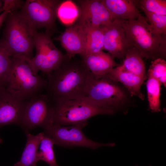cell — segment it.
Returning <instances> with one entry per match:
<instances>
[{"label": "cell", "mask_w": 166, "mask_h": 166, "mask_svg": "<svg viewBox=\"0 0 166 166\" xmlns=\"http://www.w3.org/2000/svg\"><path fill=\"white\" fill-rule=\"evenodd\" d=\"M45 133L36 135L26 133L27 142L20 160L14 166H37L38 148Z\"/></svg>", "instance_id": "18"}, {"label": "cell", "mask_w": 166, "mask_h": 166, "mask_svg": "<svg viewBox=\"0 0 166 166\" xmlns=\"http://www.w3.org/2000/svg\"><path fill=\"white\" fill-rule=\"evenodd\" d=\"M85 33V47L81 57L103 51L104 33L101 26L84 28Z\"/></svg>", "instance_id": "20"}, {"label": "cell", "mask_w": 166, "mask_h": 166, "mask_svg": "<svg viewBox=\"0 0 166 166\" xmlns=\"http://www.w3.org/2000/svg\"><path fill=\"white\" fill-rule=\"evenodd\" d=\"M4 22L0 42L9 56L32 59L34 29L30 22L17 11L9 12Z\"/></svg>", "instance_id": "4"}, {"label": "cell", "mask_w": 166, "mask_h": 166, "mask_svg": "<svg viewBox=\"0 0 166 166\" xmlns=\"http://www.w3.org/2000/svg\"><path fill=\"white\" fill-rule=\"evenodd\" d=\"M79 10L71 0L61 2L57 10V16L63 24L70 25L73 23L79 15Z\"/></svg>", "instance_id": "22"}, {"label": "cell", "mask_w": 166, "mask_h": 166, "mask_svg": "<svg viewBox=\"0 0 166 166\" xmlns=\"http://www.w3.org/2000/svg\"><path fill=\"white\" fill-rule=\"evenodd\" d=\"M123 87L107 75L96 78L91 73L86 95L110 115L117 112L126 113L131 105V97Z\"/></svg>", "instance_id": "3"}, {"label": "cell", "mask_w": 166, "mask_h": 166, "mask_svg": "<svg viewBox=\"0 0 166 166\" xmlns=\"http://www.w3.org/2000/svg\"><path fill=\"white\" fill-rule=\"evenodd\" d=\"M79 15L77 24L84 28L109 24L115 18L99 0L77 1Z\"/></svg>", "instance_id": "11"}, {"label": "cell", "mask_w": 166, "mask_h": 166, "mask_svg": "<svg viewBox=\"0 0 166 166\" xmlns=\"http://www.w3.org/2000/svg\"><path fill=\"white\" fill-rule=\"evenodd\" d=\"M2 9L4 11L12 12L17 11L21 9L25 1L21 0H4Z\"/></svg>", "instance_id": "28"}, {"label": "cell", "mask_w": 166, "mask_h": 166, "mask_svg": "<svg viewBox=\"0 0 166 166\" xmlns=\"http://www.w3.org/2000/svg\"><path fill=\"white\" fill-rule=\"evenodd\" d=\"M1 141H2V140H1V139L0 138V143H1Z\"/></svg>", "instance_id": "31"}, {"label": "cell", "mask_w": 166, "mask_h": 166, "mask_svg": "<svg viewBox=\"0 0 166 166\" xmlns=\"http://www.w3.org/2000/svg\"><path fill=\"white\" fill-rule=\"evenodd\" d=\"M9 12L4 11L0 14V28L3 23L4 22Z\"/></svg>", "instance_id": "29"}, {"label": "cell", "mask_w": 166, "mask_h": 166, "mask_svg": "<svg viewBox=\"0 0 166 166\" xmlns=\"http://www.w3.org/2000/svg\"><path fill=\"white\" fill-rule=\"evenodd\" d=\"M11 64V57L0 42V88L5 87Z\"/></svg>", "instance_id": "27"}, {"label": "cell", "mask_w": 166, "mask_h": 166, "mask_svg": "<svg viewBox=\"0 0 166 166\" xmlns=\"http://www.w3.org/2000/svg\"><path fill=\"white\" fill-rule=\"evenodd\" d=\"M54 39L60 42L69 59L75 54L81 55L84 53L86 42L85 33L83 28L77 23L68 27Z\"/></svg>", "instance_id": "14"}, {"label": "cell", "mask_w": 166, "mask_h": 166, "mask_svg": "<svg viewBox=\"0 0 166 166\" xmlns=\"http://www.w3.org/2000/svg\"><path fill=\"white\" fill-rule=\"evenodd\" d=\"M101 1L116 19L122 20L136 19L140 13L133 0H102Z\"/></svg>", "instance_id": "17"}, {"label": "cell", "mask_w": 166, "mask_h": 166, "mask_svg": "<svg viewBox=\"0 0 166 166\" xmlns=\"http://www.w3.org/2000/svg\"><path fill=\"white\" fill-rule=\"evenodd\" d=\"M2 6H3L2 0H0V12L2 11L3 12V10L2 9Z\"/></svg>", "instance_id": "30"}, {"label": "cell", "mask_w": 166, "mask_h": 166, "mask_svg": "<svg viewBox=\"0 0 166 166\" xmlns=\"http://www.w3.org/2000/svg\"><path fill=\"white\" fill-rule=\"evenodd\" d=\"M100 26L104 33L103 49L114 58L123 59L129 46L119 20L116 19L109 24Z\"/></svg>", "instance_id": "12"}, {"label": "cell", "mask_w": 166, "mask_h": 166, "mask_svg": "<svg viewBox=\"0 0 166 166\" xmlns=\"http://www.w3.org/2000/svg\"><path fill=\"white\" fill-rule=\"evenodd\" d=\"M33 37L36 54L32 59L28 60L29 63L35 74L41 71L47 75L68 57L56 47L50 34L34 29Z\"/></svg>", "instance_id": "7"}, {"label": "cell", "mask_w": 166, "mask_h": 166, "mask_svg": "<svg viewBox=\"0 0 166 166\" xmlns=\"http://www.w3.org/2000/svg\"><path fill=\"white\" fill-rule=\"evenodd\" d=\"M107 75L122 83L131 97L136 96L144 100V96L141 92L140 88L145 78L126 70L121 65L113 68Z\"/></svg>", "instance_id": "15"}, {"label": "cell", "mask_w": 166, "mask_h": 166, "mask_svg": "<svg viewBox=\"0 0 166 166\" xmlns=\"http://www.w3.org/2000/svg\"><path fill=\"white\" fill-rule=\"evenodd\" d=\"M53 105L52 125L85 126L88 120L93 117L99 114L110 115L86 96L62 101Z\"/></svg>", "instance_id": "6"}, {"label": "cell", "mask_w": 166, "mask_h": 166, "mask_svg": "<svg viewBox=\"0 0 166 166\" xmlns=\"http://www.w3.org/2000/svg\"><path fill=\"white\" fill-rule=\"evenodd\" d=\"M137 8L161 15H166V0H133Z\"/></svg>", "instance_id": "24"}, {"label": "cell", "mask_w": 166, "mask_h": 166, "mask_svg": "<svg viewBox=\"0 0 166 166\" xmlns=\"http://www.w3.org/2000/svg\"><path fill=\"white\" fill-rule=\"evenodd\" d=\"M61 2L57 0H27L18 12L34 29L45 28L46 33L51 35L56 29L57 10Z\"/></svg>", "instance_id": "8"}, {"label": "cell", "mask_w": 166, "mask_h": 166, "mask_svg": "<svg viewBox=\"0 0 166 166\" xmlns=\"http://www.w3.org/2000/svg\"><path fill=\"white\" fill-rule=\"evenodd\" d=\"M47 80L35 74L28 59L11 57V64L5 87L13 96L28 101L45 89Z\"/></svg>", "instance_id": "5"}, {"label": "cell", "mask_w": 166, "mask_h": 166, "mask_svg": "<svg viewBox=\"0 0 166 166\" xmlns=\"http://www.w3.org/2000/svg\"><path fill=\"white\" fill-rule=\"evenodd\" d=\"M142 57L137 49L129 46L121 65L126 70L146 79L145 65Z\"/></svg>", "instance_id": "19"}, {"label": "cell", "mask_w": 166, "mask_h": 166, "mask_svg": "<svg viewBox=\"0 0 166 166\" xmlns=\"http://www.w3.org/2000/svg\"><path fill=\"white\" fill-rule=\"evenodd\" d=\"M136 166H137V165H136Z\"/></svg>", "instance_id": "32"}, {"label": "cell", "mask_w": 166, "mask_h": 166, "mask_svg": "<svg viewBox=\"0 0 166 166\" xmlns=\"http://www.w3.org/2000/svg\"><path fill=\"white\" fill-rule=\"evenodd\" d=\"M82 125L60 126L52 125L44 128L45 134L53 140L58 145L73 148L81 147L95 150L101 147H113V143H102L93 141L83 132Z\"/></svg>", "instance_id": "9"}, {"label": "cell", "mask_w": 166, "mask_h": 166, "mask_svg": "<svg viewBox=\"0 0 166 166\" xmlns=\"http://www.w3.org/2000/svg\"><path fill=\"white\" fill-rule=\"evenodd\" d=\"M82 57L85 65L96 78L107 75L113 68L119 65L111 55L103 51Z\"/></svg>", "instance_id": "16"}, {"label": "cell", "mask_w": 166, "mask_h": 166, "mask_svg": "<svg viewBox=\"0 0 166 166\" xmlns=\"http://www.w3.org/2000/svg\"><path fill=\"white\" fill-rule=\"evenodd\" d=\"M27 101L13 96L5 87L0 88V128L10 124L20 125Z\"/></svg>", "instance_id": "13"}, {"label": "cell", "mask_w": 166, "mask_h": 166, "mask_svg": "<svg viewBox=\"0 0 166 166\" xmlns=\"http://www.w3.org/2000/svg\"><path fill=\"white\" fill-rule=\"evenodd\" d=\"M146 88L149 108L152 112L160 111L161 83L157 80L148 76Z\"/></svg>", "instance_id": "21"}, {"label": "cell", "mask_w": 166, "mask_h": 166, "mask_svg": "<svg viewBox=\"0 0 166 166\" xmlns=\"http://www.w3.org/2000/svg\"><path fill=\"white\" fill-rule=\"evenodd\" d=\"M150 22L153 32L158 35H166V15L142 11Z\"/></svg>", "instance_id": "26"}, {"label": "cell", "mask_w": 166, "mask_h": 166, "mask_svg": "<svg viewBox=\"0 0 166 166\" xmlns=\"http://www.w3.org/2000/svg\"><path fill=\"white\" fill-rule=\"evenodd\" d=\"M53 140L45 134L39 147L38 158V160H42L47 163L49 166H59L55 156Z\"/></svg>", "instance_id": "23"}, {"label": "cell", "mask_w": 166, "mask_h": 166, "mask_svg": "<svg viewBox=\"0 0 166 166\" xmlns=\"http://www.w3.org/2000/svg\"><path fill=\"white\" fill-rule=\"evenodd\" d=\"M53 105L45 94L27 101L20 124L26 133L38 127L52 125Z\"/></svg>", "instance_id": "10"}, {"label": "cell", "mask_w": 166, "mask_h": 166, "mask_svg": "<svg viewBox=\"0 0 166 166\" xmlns=\"http://www.w3.org/2000/svg\"><path fill=\"white\" fill-rule=\"evenodd\" d=\"M148 75L158 81L166 87V61L164 59L159 58L151 61Z\"/></svg>", "instance_id": "25"}, {"label": "cell", "mask_w": 166, "mask_h": 166, "mask_svg": "<svg viewBox=\"0 0 166 166\" xmlns=\"http://www.w3.org/2000/svg\"><path fill=\"white\" fill-rule=\"evenodd\" d=\"M119 20L129 47L136 48L142 57L146 59L166 58V35L155 34L146 17L140 13L136 19Z\"/></svg>", "instance_id": "2"}, {"label": "cell", "mask_w": 166, "mask_h": 166, "mask_svg": "<svg viewBox=\"0 0 166 166\" xmlns=\"http://www.w3.org/2000/svg\"><path fill=\"white\" fill-rule=\"evenodd\" d=\"M90 72L82 61L67 58L47 75L45 94L53 104L86 96Z\"/></svg>", "instance_id": "1"}]
</instances>
